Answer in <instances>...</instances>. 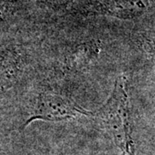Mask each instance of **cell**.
<instances>
[{
	"label": "cell",
	"mask_w": 155,
	"mask_h": 155,
	"mask_svg": "<svg viewBox=\"0 0 155 155\" xmlns=\"http://www.w3.org/2000/svg\"><path fill=\"white\" fill-rule=\"evenodd\" d=\"M97 116L110 129L119 142L127 147L130 144L129 98L125 76L116 78L110 96L100 108Z\"/></svg>",
	"instance_id": "obj_1"
},
{
	"label": "cell",
	"mask_w": 155,
	"mask_h": 155,
	"mask_svg": "<svg viewBox=\"0 0 155 155\" xmlns=\"http://www.w3.org/2000/svg\"><path fill=\"white\" fill-rule=\"evenodd\" d=\"M91 115V112L84 110L68 97L49 91H41L35 97L29 117L24 126L38 119L55 122Z\"/></svg>",
	"instance_id": "obj_2"
},
{
	"label": "cell",
	"mask_w": 155,
	"mask_h": 155,
	"mask_svg": "<svg viewBox=\"0 0 155 155\" xmlns=\"http://www.w3.org/2000/svg\"><path fill=\"white\" fill-rule=\"evenodd\" d=\"M90 11L110 17L132 19L144 13L148 0H88Z\"/></svg>",
	"instance_id": "obj_3"
}]
</instances>
